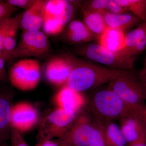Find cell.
Here are the masks:
<instances>
[{
  "label": "cell",
  "instance_id": "4",
  "mask_svg": "<svg viewBox=\"0 0 146 146\" xmlns=\"http://www.w3.org/2000/svg\"><path fill=\"white\" fill-rule=\"evenodd\" d=\"M81 112L58 108L46 115L39 121L37 135L38 143L52 140L54 138H58L63 136Z\"/></svg>",
  "mask_w": 146,
  "mask_h": 146
},
{
  "label": "cell",
  "instance_id": "16",
  "mask_svg": "<svg viewBox=\"0 0 146 146\" xmlns=\"http://www.w3.org/2000/svg\"><path fill=\"white\" fill-rule=\"evenodd\" d=\"M75 2L65 0L47 1L45 16L57 18L64 27L72 20L74 15Z\"/></svg>",
  "mask_w": 146,
  "mask_h": 146
},
{
  "label": "cell",
  "instance_id": "11",
  "mask_svg": "<svg viewBox=\"0 0 146 146\" xmlns=\"http://www.w3.org/2000/svg\"><path fill=\"white\" fill-rule=\"evenodd\" d=\"M73 68L71 58H54L46 65V78L52 84L64 86L67 83Z\"/></svg>",
  "mask_w": 146,
  "mask_h": 146
},
{
  "label": "cell",
  "instance_id": "15",
  "mask_svg": "<svg viewBox=\"0 0 146 146\" xmlns=\"http://www.w3.org/2000/svg\"><path fill=\"white\" fill-rule=\"evenodd\" d=\"M58 108L77 112H81L86 106V101L80 92L65 84L56 95L54 99Z\"/></svg>",
  "mask_w": 146,
  "mask_h": 146
},
{
  "label": "cell",
  "instance_id": "7",
  "mask_svg": "<svg viewBox=\"0 0 146 146\" xmlns=\"http://www.w3.org/2000/svg\"><path fill=\"white\" fill-rule=\"evenodd\" d=\"M119 121L128 146L146 144V106H134Z\"/></svg>",
  "mask_w": 146,
  "mask_h": 146
},
{
  "label": "cell",
  "instance_id": "8",
  "mask_svg": "<svg viewBox=\"0 0 146 146\" xmlns=\"http://www.w3.org/2000/svg\"><path fill=\"white\" fill-rule=\"evenodd\" d=\"M81 54L107 68L121 70H134L135 57H128L110 51L100 44H92L80 50Z\"/></svg>",
  "mask_w": 146,
  "mask_h": 146
},
{
  "label": "cell",
  "instance_id": "3",
  "mask_svg": "<svg viewBox=\"0 0 146 146\" xmlns=\"http://www.w3.org/2000/svg\"><path fill=\"white\" fill-rule=\"evenodd\" d=\"M108 89L131 105L146 107V89L138 73L128 70L109 82Z\"/></svg>",
  "mask_w": 146,
  "mask_h": 146
},
{
  "label": "cell",
  "instance_id": "5",
  "mask_svg": "<svg viewBox=\"0 0 146 146\" xmlns=\"http://www.w3.org/2000/svg\"><path fill=\"white\" fill-rule=\"evenodd\" d=\"M85 108L78 116L71 127L55 140L60 146H88L96 131V123Z\"/></svg>",
  "mask_w": 146,
  "mask_h": 146
},
{
  "label": "cell",
  "instance_id": "30",
  "mask_svg": "<svg viewBox=\"0 0 146 146\" xmlns=\"http://www.w3.org/2000/svg\"><path fill=\"white\" fill-rule=\"evenodd\" d=\"M5 62L4 58H0V81L6 82L8 79L6 72Z\"/></svg>",
  "mask_w": 146,
  "mask_h": 146
},
{
  "label": "cell",
  "instance_id": "26",
  "mask_svg": "<svg viewBox=\"0 0 146 146\" xmlns=\"http://www.w3.org/2000/svg\"><path fill=\"white\" fill-rule=\"evenodd\" d=\"M12 18L4 19L0 23V52L3 53V42L12 22Z\"/></svg>",
  "mask_w": 146,
  "mask_h": 146
},
{
  "label": "cell",
  "instance_id": "33",
  "mask_svg": "<svg viewBox=\"0 0 146 146\" xmlns=\"http://www.w3.org/2000/svg\"><path fill=\"white\" fill-rule=\"evenodd\" d=\"M146 144L145 143H138L134 144V145H131L129 146H145Z\"/></svg>",
  "mask_w": 146,
  "mask_h": 146
},
{
  "label": "cell",
  "instance_id": "21",
  "mask_svg": "<svg viewBox=\"0 0 146 146\" xmlns=\"http://www.w3.org/2000/svg\"><path fill=\"white\" fill-rule=\"evenodd\" d=\"M83 23L95 37L99 38L107 28L103 16L99 11L82 9Z\"/></svg>",
  "mask_w": 146,
  "mask_h": 146
},
{
  "label": "cell",
  "instance_id": "19",
  "mask_svg": "<svg viewBox=\"0 0 146 146\" xmlns=\"http://www.w3.org/2000/svg\"><path fill=\"white\" fill-rule=\"evenodd\" d=\"M66 35L68 41L74 43L90 42L95 37L84 23L79 20H74L69 23Z\"/></svg>",
  "mask_w": 146,
  "mask_h": 146
},
{
  "label": "cell",
  "instance_id": "2",
  "mask_svg": "<svg viewBox=\"0 0 146 146\" xmlns=\"http://www.w3.org/2000/svg\"><path fill=\"white\" fill-rule=\"evenodd\" d=\"M88 106L93 118L104 123L119 120L136 106L127 104L107 88L93 94L88 100Z\"/></svg>",
  "mask_w": 146,
  "mask_h": 146
},
{
  "label": "cell",
  "instance_id": "28",
  "mask_svg": "<svg viewBox=\"0 0 146 146\" xmlns=\"http://www.w3.org/2000/svg\"><path fill=\"white\" fill-rule=\"evenodd\" d=\"M11 146H29L18 131L13 129L10 137Z\"/></svg>",
  "mask_w": 146,
  "mask_h": 146
},
{
  "label": "cell",
  "instance_id": "13",
  "mask_svg": "<svg viewBox=\"0 0 146 146\" xmlns=\"http://www.w3.org/2000/svg\"><path fill=\"white\" fill-rule=\"evenodd\" d=\"M13 93L9 90H0V146L10 139L13 128L11 112Z\"/></svg>",
  "mask_w": 146,
  "mask_h": 146
},
{
  "label": "cell",
  "instance_id": "37",
  "mask_svg": "<svg viewBox=\"0 0 146 146\" xmlns=\"http://www.w3.org/2000/svg\"><path fill=\"white\" fill-rule=\"evenodd\" d=\"M145 146H146V145H145Z\"/></svg>",
  "mask_w": 146,
  "mask_h": 146
},
{
  "label": "cell",
  "instance_id": "17",
  "mask_svg": "<svg viewBox=\"0 0 146 146\" xmlns=\"http://www.w3.org/2000/svg\"><path fill=\"white\" fill-rule=\"evenodd\" d=\"M102 13L108 27L123 31L143 23L139 18L131 13Z\"/></svg>",
  "mask_w": 146,
  "mask_h": 146
},
{
  "label": "cell",
  "instance_id": "18",
  "mask_svg": "<svg viewBox=\"0 0 146 146\" xmlns=\"http://www.w3.org/2000/svg\"><path fill=\"white\" fill-rule=\"evenodd\" d=\"M125 38L122 31L107 27L100 37L99 44L110 51L117 53L124 47Z\"/></svg>",
  "mask_w": 146,
  "mask_h": 146
},
{
  "label": "cell",
  "instance_id": "29",
  "mask_svg": "<svg viewBox=\"0 0 146 146\" xmlns=\"http://www.w3.org/2000/svg\"><path fill=\"white\" fill-rule=\"evenodd\" d=\"M6 3L14 7L27 9L34 3L33 0H7Z\"/></svg>",
  "mask_w": 146,
  "mask_h": 146
},
{
  "label": "cell",
  "instance_id": "1",
  "mask_svg": "<svg viewBox=\"0 0 146 146\" xmlns=\"http://www.w3.org/2000/svg\"><path fill=\"white\" fill-rule=\"evenodd\" d=\"M73 68L66 85L79 92L95 89L128 70H121L72 58Z\"/></svg>",
  "mask_w": 146,
  "mask_h": 146
},
{
  "label": "cell",
  "instance_id": "10",
  "mask_svg": "<svg viewBox=\"0 0 146 146\" xmlns=\"http://www.w3.org/2000/svg\"><path fill=\"white\" fill-rule=\"evenodd\" d=\"M39 122V112L32 105L27 103L21 102L12 106L11 126L13 129L20 133L30 130Z\"/></svg>",
  "mask_w": 146,
  "mask_h": 146
},
{
  "label": "cell",
  "instance_id": "22",
  "mask_svg": "<svg viewBox=\"0 0 146 146\" xmlns=\"http://www.w3.org/2000/svg\"><path fill=\"white\" fill-rule=\"evenodd\" d=\"M82 9L101 12L120 13L125 11L115 0H93L84 3Z\"/></svg>",
  "mask_w": 146,
  "mask_h": 146
},
{
  "label": "cell",
  "instance_id": "20",
  "mask_svg": "<svg viewBox=\"0 0 146 146\" xmlns=\"http://www.w3.org/2000/svg\"><path fill=\"white\" fill-rule=\"evenodd\" d=\"M102 123L106 146H128L121 128L115 121Z\"/></svg>",
  "mask_w": 146,
  "mask_h": 146
},
{
  "label": "cell",
  "instance_id": "6",
  "mask_svg": "<svg viewBox=\"0 0 146 146\" xmlns=\"http://www.w3.org/2000/svg\"><path fill=\"white\" fill-rule=\"evenodd\" d=\"M50 47L48 39L43 32L24 31L16 48L6 61L10 63L18 58L42 57L48 52Z\"/></svg>",
  "mask_w": 146,
  "mask_h": 146
},
{
  "label": "cell",
  "instance_id": "14",
  "mask_svg": "<svg viewBox=\"0 0 146 146\" xmlns=\"http://www.w3.org/2000/svg\"><path fill=\"white\" fill-rule=\"evenodd\" d=\"M46 1L35 0L31 7L22 13L20 27L24 31H39L44 23Z\"/></svg>",
  "mask_w": 146,
  "mask_h": 146
},
{
  "label": "cell",
  "instance_id": "35",
  "mask_svg": "<svg viewBox=\"0 0 146 146\" xmlns=\"http://www.w3.org/2000/svg\"><path fill=\"white\" fill-rule=\"evenodd\" d=\"M2 57H4L2 53L0 52V58Z\"/></svg>",
  "mask_w": 146,
  "mask_h": 146
},
{
  "label": "cell",
  "instance_id": "25",
  "mask_svg": "<svg viewBox=\"0 0 146 146\" xmlns=\"http://www.w3.org/2000/svg\"><path fill=\"white\" fill-rule=\"evenodd\" d=\"M96 123L95 134L91 143L88 146H106L103 129V123L94 119Z\"/></svg>",
  "mask_w": 146,
  "mask_h": 146
},
{
  "label": "cell",
  "instance_id": "12",
  "mask_svg": "<svg viewBox=\"0 0 146 146\" xmlns=\"http://www.w3.org/2000/svg\"><path fill=\"white\" fill-rule=\"evenodd\" d=\"M146 50V23H142L125 35L124 47L117 53L128 57L136 55Z\"/></svg>",
  "mask_w": 146,
  "mask_h": 146
},
{
  "label": "cell",
  "instance_id": "34",
  "mask_svg": "<svg viewBox=\"0 0 146 146\" xmlns=\"http://www.w3.org/2000/svg\"><path fill=\"white\" fill-rule=\"evenodd\" d=\"M1 146H9L8 145V144L6 142V143H3L2 144V145H1Z\"/></svg>",
  "mask_w": 146,
  "mask_h": 146
},
{
  "label": "cell",
  "instance_id": "27",
  "mask_svg": "<svg viewBox=\"0 0 146 146\" xmlns=\"http://www.w3.org/2000/svg\"><path fill=\"white\" fill-rule=\"evenodd\" d=\"M16 8L8 4L5 1H0V18H11V16L16 11Z\"/></svg>",
  "mask_w": 146,
  "mask_h": 146
},
{
  "label": "cell",
  "instance_id": "31",
  "mask_svg": "<svg viewBox=\"0 0 146 146\" xmlns=\"http://www.w3.org/2000/svg\"><path fill=\"white\" fill-rule=\"evenodd\" d=\"M138 75L141 81L144 84L146 89V56L143 68L141 72L138 73Z\"/></svg>",
  "mask_w": 146,
  "mask_h": 146
},
{
  "label": "cell",
  "instance_id": "32",
  "mask_svg": "<svg viewBox=\"0 0 146 146\" xmlns=\"http://www.w3.org/2000/svg\"><path fill=\"white\" fill-rule=\"evenodd\" d=\"M35 146H60L55 140H49L37 143Z\"/></svg>",
  "mask_w": 146,
  "mask_h": 146
},
{
  "label": "cell",
  "instance_id": "24",
  "mask_svg": "<svg viewBox=\"0 0 146 146\" xmlns=\"http://www.w3.org/2000/svg\"><path fill=\"white\" fill-rule=\"evenodd\" d=\"M42 26L45 34L49 35L58 34L64 27L57 18L48 16H44Z\"/></svg>",
  "mask_w": 146,
  "mask_h": 146
},
{
  "label": "cell",
  "instance_id": "23",
  "mask_svg": "<svg viewBox=\"0 0 146 146\" xmlns=\"http://www.w3.org/2000/svg\"><path fill=\"white\" fill-rule=\"evenodd\" d=\"M124 10L129 11L143 23H146V0H115Z\"/></svg>",
  "mask_w": 146,
  "mask_h": 146
},
{
  "label": "cell",
  "instance_id": "36",
  "mask_svg": "<svg viewBox=\"0 0 146 146\" xmlns=\"http://www.w3.org/2000/svg\"><path fill=\"white\" fill-rule=\"evenodd\" d=\"M3 20H4V19H1V18H0V23H1V21H2Z\"/></svg>",
  "mask_w": 146,
  "mask_h": 146
},
{
  "label": "cell",
  "instance_id": "9",
  "mask_svg": "<svg viewBox=\"0 0 146 146\" xmlns=\"http://www.w3.org/2000/svg\"><path fill=\"white\" fill-rule=\"evenodd\" d=\"M40 66L36 59H25L13 65L9 78L13 86L23 91L34 89L40 78Z\"/></svg>",
  "mask_w": 146,
  "mask_h": 146
}]
</instances>
